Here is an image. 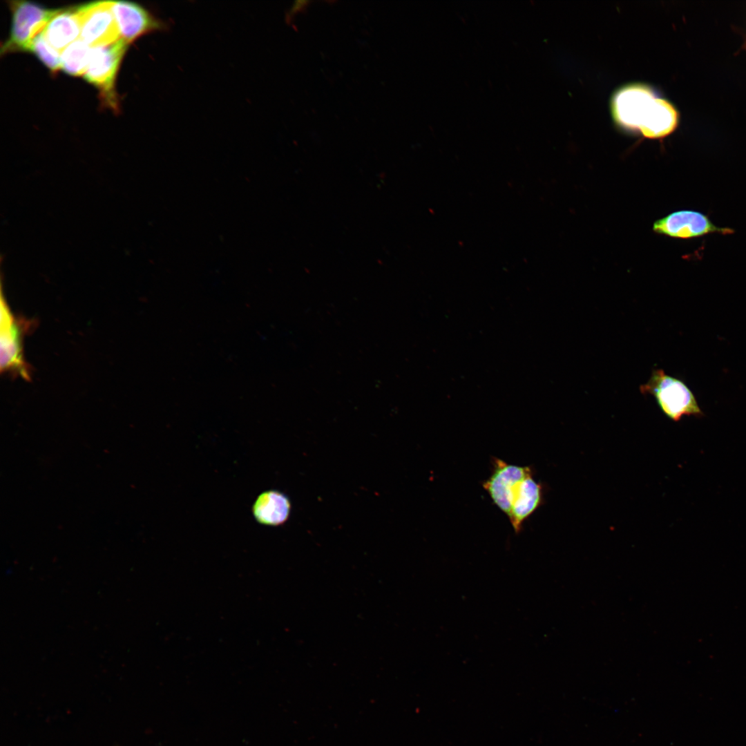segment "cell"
<instances>
[{"label":"cell","instance_id":"3","mask_svg":"<svg viewBox=\"0 0 746 746\" xmlns=\"http://www.w3.org/2000/svg\"><path fill=\"white\" fill-rule=\"evenodd\" d=\"M640 391L653 396L662 412L673 421H680L683 416L704 415L689 387L662 369L653 370L649 380L640 386Z\"/></svg>","mask_w":746,"mask_h":746},{"label":"cell","instance_id":"11","mask_svg":"<svg viewBox=\"0 0 746 746\" xmlns=\"http://www.w3.org/2000/svg\"><path fill=\"white\" fill-rule=\"evenodd\" d=\"M43 34L49 44L61 54L68 45L80 37L76 8L61 9L48 23Z\"/></svg>","mask_w":746,"mask_h":746},{"label":"cell","instance_id":"4","mask_svg":"<svg viewBox=\"0 0 746 746\" xmlns=\"http://www.w3.org/2000/svg\"><path fill=\"white\" fill-rule=\"evenodd\" d=\"M128 44L123 39L102 46L91 48L88 65L84 78L99 90L104 104L117 111L115 89L116 75Z\"/></svg>","mask_w":746,"mask_h":746},{"label":"cell","instance_id":"10","mask_svg":"<svg viewBox=\"0 0 746 746\" xmlns=\"http://www.w3.org/2000/svg\"><path fill=\"white\" fill-rule=\"evenodd\" d=\"M533 472L524 477L517 486L508 515L516 533H520L526 520L544 502V488L534 479Z\"/></svg>","mask_w":746,"mask_h":746},{"label":"cell","instance_id":"5","mask_svg":"<svg viewBox=\"0 0 746 746\" xmlns=\"http://www.w3.org/2000/svg\"><path fill=\"white\" fill-rule=\"evenodd\" d=\"M9 6L12 12V26L10 35L2 46L1 55L29 51L35 37L61 10L47 9L24 1H10Z\"/></svg>","mask_w":746,"mask_h":746},{"label":"cell","instance_id":"6","mask_svg":"<svg viewBox=\"0 0 746 746\" xmlns=\"http://www.w3.org/2000/svg\"><path fill=\"white\" fill-rule=\"evenodd\" d=\"M113 2L96 1L76 7L79 38L90 48L108 45L121 39L112 9Z\"/></svg>","mask_w":746,"mask_h":746},{"label":"cell","instance_id":"8","mask_svg":"<svg viewBox=\"0 0 746 746\" xmlns=\"http://www.w3.org/2000/svg\"><path fill=\"white\" fill-rule=\"evenodd\" d=\"M533 472L531 466L508 463L499 458L492 459V470L482 486L492 502L507 516L515 488L519 482Z\"/></svg>","mask_w":746,"mask_h":746},{"label":"cell","instance_id":"9","mask_svg":"<svg viewBox=\"0 0 746 746\" xmlns=\"http://www.w3.org/2000/svg\"><path fill=\"white\" fill-rule=\"evenodd\" d=\"M112 9L121 39L128 44L145 34L166 28L164 21L133 2L113 1Z\"/></svg>","mask_w":746,"mask_h":746},{"label":"cell","instance_id":"7","mask_svg":"<svg viewBox=\"0 0 746 746\" xmlns=\"http://www.w3.org/2000/svg\"><path fill=\"white\" fill-rule=\"evenodd\" d=\"M653 230L672 238L689 239L710 233L729 234L734 231L715 225L706 215L692 210L673 212L656 221Z\"/></svg>","mask_w":746,"mask_h":746},{"label":"cell","instance_id":"1","mask_svg":"<svg viewBox=\"0 0 746 746\" xmlns=\"http://www.w3.org/2000/svg\"><path fill=\"white\" fill-rule=\"evenodd\" d=\"M615 104L619 119L639 128L646 137L664 136L673 131L678 122L677 112L671 104L643 88L622 91Z\"/></svg>","mask_w":746,"mask_h":746},{"label":"cell","instance_id":"12","mask_svg":"<svg viewBox=\"0 0 746 746\" xmlns=\"http://www.w3.org/2000/svg\"><path fill=\"white\" fill-rule=\"evenodd\" d=\"M291 502L283 492L270 490L262 492L252 506L255 519L260 524L276 526L285 523L291 511Z\"/></svg>","mask_w":746,"mask_h":746},{"label":"cell","instance_id":"14","mask_svg":"<svg viewBox=\"0 0 746 746\" xmlns=\"http://www.w3.org/2000/svg\"><path fill=\"white\" fill-rule=\"evenodd\" d=\"M29 51L33 52L52 72L55 73L60 68V53L49 44L43 31L35 37Z\"/></svg>","mask_w":746,"mask_h":746},{"label":"cell","instance_id":"13","mask_svg":"<svg viewBox=\"0 0 746 746\" xmlns=\"http://www.w3.org/2000/svg\"><path fill=\"white\" fill-rule=\"evenodd\" d=\"M91 48L80 38L68 45L60 54V68L73 76L85 74Z\"/></svg>","mask_w":746,"mask_h":746},{"label":"cell","instance_id":"2","mask_svg":"<svg viewBox=\"0 0 746 746\" xmlns=\"http://www.w3.org/2000/svg\"><path fill=\"white\" fill-rule=\"evenodd\" d=\"M0 370L31 381V368L23 354V340L37 326L36 321L15 315L4 296L0 299Z\"/></svg>","mask_w":746,"mask_h":746}]
</instances>
